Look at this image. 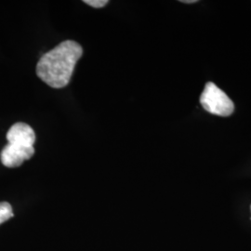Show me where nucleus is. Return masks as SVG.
<instances>
[{
	"label": "nucleus",
	"mask_w": 251,
	"mask_h": 251,
	"mask_svg": "<svg viewBox=\"0 0 251 251\" xmlns=\"http://www.w3.org/2000/svg\"><path fill=\"white\" fill-rule=\"evenodd\" d=\"M13 217L12 207L8 202H0V225Z\"/></svg>",
	"instance_id": "nucleus-5"
},
{
	"label": "nucleus",
	"mask_w": 251,
	"mask_h": 251,
	"mask_svg": "<svg viewBox=\"0 0 251 251\" xmlns=\"http://www.w3.org/2000/svg\"><path fill=\"white\" fill-rule=\"evenodd\" d=\"M200 103L206 112L219 117H229L234 111L232 100L212 82L206 83L200 97Z\"/></svg>",
	"instance_id": "nucleus-2"
},
{
	"label": "nucleus",
	"mask_w": 251,
	"mask_h": 251,
	"mask_svg": "<svg viewBox=\"0 0 251 251\" xmlns=\"http://www.w3.org/2000/svg\"><path fill=\"white\" fill-rule=\"evenodd\" d=\"M180 2L184 4H193V3H197L198 0H180Z\"/></svg>",
	"instance_id": "nucleus-7"
},
{
	"label": "nucleus",
	"mask_w": 251,
	"mask_h": 251,
	"mask_svg": "<svg viewBox=\"0 0 251 251\" xmlns=\"http://www.w3.org/2000/svg\"><path fill=\"white\" fill-rule=\"evenodd\" d=\"M9 144L34 146L36 143L35 130L25 123L19 122L11 126L7 133Z\"/></svg>",
	"instance_id": "nucleus-4"
},
{
	"label": "nucleus",
	"mask_w": 251,
	"mask_h": 251,
	"mask_svg": "<svg viewBox=\"0 0 251 251\" xmlns=\"http://www.w3.org/2000/svg\"><path fill=\"white\" fill-rule=\"evenodd\" d=\"M35 154L34 146L8 144L2 150L1 163L7 168H18Z\"/></svg>",
	"instance_id": "nucleus-3"
},
{
	"label": "nucleus",
	"mask_w": 251,
	"mask_h": 251,
	"mask_svg": "<svg viewBox=\"0 0 251 251\" xmlns=\"http://www.w3.org/2000/svg\"><path fill=\"white\" fill-rule=\"evenodd\" d=\"M83 55L82 46L65 40L43 54L36 64L37 76L52 89L65 88L72 79L77 62Z\"/></svg>",
	"instance_id": "nucleus-1"
},
{
	"label": "nucleus",
	"mask_w": 251,
	"mask_h": 251,
	"mask_svg": "<svg viewBox=\"0 0 251 251\" xmlns=\"http://www.w3.org/2000/svg\"><path fill=\"white\" fill-rule=\"evenodd\" d=\"M83 2L86 3L87 5H89L90 7H92V8H95V9L103 8L109 3V1H107V0H84Z\"/></svg>",
	"instance_id": "nucleus-6"
}]
</instances>
